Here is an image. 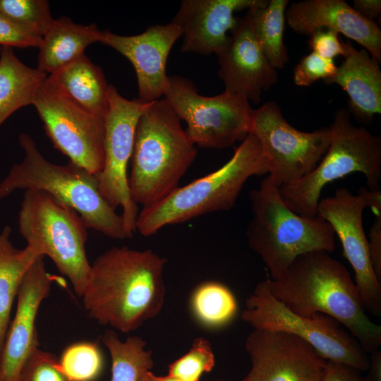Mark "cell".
<instances>
[{
  "mask_svg": "<svg viewBox=\"0 0 381 381\" xmlns=\"http://www.w3.org/2000/svg\"><path fill=\"white\" fill-rule=\"evenodd\" d=\"M166 262L150 249L104 252L91 265L81 296L88 315L123 333L139 328L162 310Z\"/></svg>",
  "mask_w": 381,
  "mask_h": 381,
  "instance_id": "1",
  "label": "cell"
},
{
  "mask_svg": "<svg viewBox=\"0 0 381 381\" xmlns=\"http://www.w3.org/2000/svg\"><path fill=\"white\" fill-rule=\"evenodd\" d=\"M265 282L291 311L310 317L323 313L338 321L365 352L381 345V325L368 317L347 268L325 250L298 256L277 279Z\"/></svg>",
  "mask_w": 381,
  "mask_h": 381,
  "instance_id": "2",
  "label": "cell"
},
{
  "mask_svg": "<svg viewBox=\"0 0 381 381\" xmlns=\"http://www.w3.org/2000/svg\"><path fill=\"white\" fill-rule=\"evenodd\" d=\"M179 120L164 97L150 102L139 118L128 186L132 200L143 208L177 188L197 157Z\"/></svg>",
  "mask_w": 381,
  "mask_h": 381,
  "instance_id": "3",
  "label": "cell"
},
{
  "mask_svg": "<svg viewBox=\"0 0 381 381\" xmlns=\"http://www.w3.org/2000/svg\"><path fill=\"white\" fill-rule=\"evenodd\" d=\"M18 140L24 156L0 182V199L17 190H42L73 209L87 228L112 238H128L121 215L99 192L97 175L71 162L59 165L48 161L28 133H20Z\"/></svg>",
  "mask_w": 381,
  "mask_h": 381,
  "instance_id": "4",
  "label": "cell"
},
{
  "mask_svg": "<svg viewBox=\"0 0 381 381\" xmlns=\"http://www.w3.org/2000/svg\"><path fill=\"white\" fill-rule=\"evenodd\" d=\"M267 173V159L261 144L250 132L232 157L219 169L178 187L157 203L143 208L138 216L136 230L148 236L167 225L230 210L250 177Z\"/></svg>",
  "mask_w": 381,
  "mask_h": 381,
  "instance_id": "5",
  "label": "cell"
},
{
  "mask_svg": "<svg viewBox=\"0 0 381 381\" xmlns=\"http://www.w3.org/2000/svg\"><path fill=\"white\" fill-rule=\"evenodd\" d=\"M250 198L253 217L246 230L248 243L262 258L271 279L280 277L302 254L334 250L331 225L318 215L306 217L291 210L270 175L250 191Z\"/></svg>",
  "mask_w": 381,
  "mask_h": 381,
  "instance_id": "6",
  "label": "cell"
},
{
  "mask_svg": "<svg viewBox=\"0 0 381 381\" xmlns=\"http://www.w3.org/2000/svg\"><path fill=\"white\" fill-rule=\"evenodd\" d=\"M349 114L345 109L337 110L328 127L329 148L317 166L296 181L279 187L282 200L296 214L316 217L324 187L351 173H362L370 190H380L381 138L354 126Z\"/></svg>",
  "mask_w": 381,
  "mask_h": 381,
  "instance_id": "7",
  "label": "cell"
},
{
  "mask_svg": "<svg viewBox=\"0 0 381 381\" xmlns=\"http://www.w3.org/2000/svg\"><path fill=\"white\" fill-rule=\"evenodd\" d=\"M87 229L63 202L42 190H25L18 214L20 234L27 245L54 262L80 297L91 268L85 248Z\"/></svg>",
  "mask_w": 381,
  "mask_h": 381,
  "instance_id": "8",
  "label": "cell"
},
{
  "mask_svg": "<svg viewBox=\"0 0 381 381\" xmlns=\"http://www.w3.org/2000/svg\"><path fill=\"white\" fill-rule=\"evenodd\" d=\"M243 320L254 329L292 334L312 346L325 361L367 370L370 358L356 339L333 318L323 313L308 317L287 308L259 282L246 301Z\"/></svg>",
  "mask_w": 381,
  "mask_h": 381,
  "instance_id": "9",
  "label": "cell"
},
{
  "mask_svg": "<svg viewBox=\"0 0 381 381\" xmlns=\"http://www.w3.org/2000/svg\"><path fill=\"white\" fill-rule=\"evenodd\" d=\"M164 97L177 117L186 121V134L199 147H229L250 131L253 109L241 95L224 90L203 96L189 80L169 75Z\"/></svg>",
  "mask_w": 381,
  "mask_h": 381,
  "instance_id": "10",
  "label": "cell"
},
{
  "mask_svg": "<svg viewBox=\"0 0 381 381\" xmlns=\"http://www.w3.org/2000/svg\"><path fill=\"white\" fill-rule=\"evenodd\" d=\"M370 207L381 214V191L366 188L353 194L346 188L336 189L333 196L320 200L317 215L326 220L338 236L343 255L354 272V282L367 313L381 315V282L370 258L368 240L363 226V212Z\"/></svg>",
  "mask_w": 381,
  "mask_h": 381,
  "instance_id": "11",
  "label": "cell"
},
{
  "mask_svg": "<svg viewBox=\"0 0 381 381\" xmlns=\"http://www.w3.org/2000/svg\"><path fill=\"white\" fill-rule=\"evenodd\" d=\"M108 102L104 123V166L97 177L104 199L114 210L121 207L123 227L129 238L136 231L138 208L131 196L127 167L139 118L150 102H143L138 98L126 99L112 85L108 87Z\"/></svg>",
  "mask_w": 381,
  "mask_h": 381,
  "instance_id": "12",
  "label": "cell"
},
{
  "mask_svg": "<svg viewBox=\"0 0 381 381\" xmlns=\"http://www.w3.org/2000/svg\"><path fill=\"white\" fill-rule=\"evenodd\" d=\"M32 105L55 148L71 163L99 174L104 161L105 121L76 104L47 77Z\"/></svg>",
  "mask_w": 381,
  "mask_h": 381,
  "instance_id": "13",
  "label": "cell"
},
{
  "mask_svg": "<svg viewBox=\"0 0 381 381\" xmlns=\"http://www.w3.org/2000/svg\"><path fill=\"white\" fill-rule=\"evenodd\" d=\"M258 138L267 159V170L279 186L310 173L327 152L329 128L303 132L291 126L278 104L270 101L253 109L250 131Z\"/></svg>",
  "mask_w": 381,
  "mask_h": 381,
  "instance_id": "14",
  "label": "cell"
},
{
  "mask_svg": "<svg viewBox=\"0 0 381 381\" xmlns=\"http://www.w3.org/2000/svg\"><path fill=\"white\" fill-rule=\"evenodd\" d=\"M246 349L251 361L248 381H321L326 361L292 334L254 329Z\"/></svg>",
  "mask_w": 381,
  "mask_h": 381,
  "instance_id": "15",
  "label": "cell"
},
{
  "mask_svg": "<svg viewBox=\"0 0 381 381\" xmlns=\"http://www.w3.org/2000/svg\"><path fill=\"white\" fill-rule=\"evenodd\" d=\"M181 36L180 27L171 22L151 25L143 32L131 36L102 30L99 42L113 48L131 63L136 73L138 99L150 103L164 95L168 56Z\"/></svg>",
  "mask_w": 381,
  "mask_h": 381,
  "instance_id": "16",
  "label": "cell"
},
{
  "mask_svg": "<svg viewBox=\"0 0 381 381\" xmlns=\"http://www.w3.org/2000/svg\"><path fill=\"white\" fill-rule=\"evenodd\" d=\"M44 258L40 255L36 259L20 284L15 316L0 356V381H18L24 364L38 349L35 320L54 279L46 270Z\"/></svg>",
  "mask_w": 381,
  "mask_h": 381,
  "instance_id": "17",
  "label": "cell"
},
{
  "mask_svg": "<svg viewBox=\"0 0 381 381\" xmlns=\"http://www.w3.org/2000/svg\"><path fill=\"white\" fill-rule=\"evenodd\" d=\"M231 32L226 46L217 54L219 77L225 91L258 104L262 92L277 83V70L265 56L246 16Z\"/></svg>",
  "mask_w": 381,
  "mask_h": 381,
  "instance_id": "18",
  "label": "cell"
},
{
  "mask_svg": "<svg viewBox=\"0 0 381 381\" xmlns=\"http://www.w3.org/2000/svg\"><path fill=\"white\" fill-rule=\"evenodd\" d=\"M267 3L265 0L182 1L171 21L181 29V51L219 54L229 42L227 32H231L238 23L234 13Z\"/></svg>",
  "mask_w": 381,
  "mask_h": 381,
  "instance_id": "19",
  "label": "cell"
},
{
  "mask_svg": "<svg viewBox=\"0 0 381 381\" xmlns=\"http://www.w3.org/2000/svg\"><path fill=\"white\" fill-rule=\"evenodd\" d=\"M286 20L296 32L310 35L320 28L341 33L381 61V30L375 21L360 16L344 0H305L292 3Z\"/></svg>",
  "mask_w": 381,
  "mask_h": 381,
  "instance_id": "20",
  "label": "cell"
},
{
  "mask_svg": "<svg viewBox=\"0 0 381 381\" xmlns=\"http://www.w3.org/2000/svg\"><path fill=\"white\" fill-rule=\"evenodd\" d=\"M345 54L335 74L323 80L337 84L349 95V112L361 122L370 123L381 113V70L379 62L364 49L343 42Z\"/></svg>",
  "mask_w": 381,
  "mask_h": 381,
  "instance_id": "21",
  "label": "cell"
},
{
  "mask_svg": "<svg viewBox=\"0 0 381 381\" xmlns=\"http://www.w3.org/2000/svg\"><path fill=\"white\" fill-rule=\"evenodd\" d=\"M47 78L76 104L105 121L109 85L102 68L85 54Z\"/></svg>",
  "mask_w": 381,
  "mask_h": 381,
  "instance_id": "22",
  "label": "cell"
},
{
  "mask_svg": "<svg viewBox=\"0 0 381 381\" xmlns=\"http://www.w3.org/2000/svg\"><path fill=\"white\" fill-rule=\"evenodd\" d=\"M101 34L95 23L77 24L66 16L54 19L38 48L37 68L47 74L56 72L83 54L87 46L99 42Z\"/></svg>",
  "mask_w": 381,
  "mask_h": 381,
  "instance_id": "23",
  "label": "cell"
},
{
  "mask_svg": "<svg viewBox=\"0 0 381 381\" xmlns=\"http://www.w3.org/2000/svg\"><path fill=\"white\" fill-rule=\"evenodd\" d=\"M47 77L23 64L12 47H0V126L18 109L32 104Z\"/></svg>",
  "mask_w": 381,
  "mask_h": 381,
  "instance_id": "24",
  "label": "cell"
},
{
  "mask_svg": "<svg viewBox=\"0 0 381 381\" xmlns=\"http://www.w3.org/2000/svg\"><path fill=\"white\" fill-rule=\"evenodd\" d=\"M11 234V228L8 225L0 232V356L9 327L12 306L22 281L36 259L42 255L32 246L27 245L23 249L15 248Z\"/></svg>",
  "mask_w": 381,
  "mask_h": 381,
  "instance_id": "25",
  "label": "cell"
},
{
  "mask_svg": "<svg viewBox=\"0 0 381 381\" xmlns=\"http://www.w3.org/2000/svg\"><path fill=\"white\" fill-rule=\"evenodd\" d=\"M287 0H271L248 10L246 16L267 59L276 70L289 60L284 43Z\"/></svg>",
  "mask_w": 381,
  "mask_h": 381,
  "instance_id": "26",
  "label": "cell"
},
{
  "mask_svg": "<svg viewBox=\"0 0 381 381\" xmlns=\"http://www.w3.org/2000/svg\"><path fill=\"white\" fill-rule=\"evenodd\" d=\"M102 341L111 358L110 381H140L153 367L152 352L145 349L142 338L133 336L122 341L116 333L107 330Z\"/></svg>",
  "mask_w": 381,
  "mask_h": 381,
  "instance_id": "27",
  "label": "cell"
},
{
  "mask_svg": "<svg viewBox=\"0 0 381 381\" xmlns=\"http://www.w3.org/2000/svg\"><path fill=\"white\" fill-rule=\"evenodd\" d=\"M193 307L197 317L209 325L227 322L234 317L237 308L232 293L217 282L200 286L194 293Z\"/></svg>",
  "mask_w": 381,
  "mask_h": 381,
  "instance_id": "28",
  "label": "cell"
},
{
  "mask_svg": "<svg viewBox=\"0 0 381 381\" xmlns=\"http://www.w3.org/2000/svg\"><path fill=\"white\" fill-rule=\"evenodd\" d=\"M59 363L69 381H94L102 371L103 361L95 344L78 342L64 351Z\"/></svg>",
  "mask_w": 381,
  "mask_h": 381,
  "instance_id": "29",
  "label": "cell"
},
{
  "mask_svg": "<svg viewBox=\"0 0 381 381\" xmlns=\"http://www.w3.org/2000/svg\"><path fill=\"white\" fill-rule=\"evenodd\" d=\"M0 12L42 37L54 20L46 0H0Z\"/></svg>",
  "mask_w": 381,
  "mask_h": 381,
  "instance_id": "30",
  "label": "cell"
},
{
  "mask_svg": "<svg viewBox=\"0 0 381 381\" xmlns=\"http://www.w3.org/2000/svg\"><path fill=\"white\" fill-rule=\"evenodd\" d=\"M214 356L209 342L196 339L189 351L169 366V375L182 381H199L204 373L214 366Z\"/></svg>",
  "mask_w": 381,
  "mask_h": 381,
  "instance_id": "31",
  "label": "cell"
},
{
  "mask_svg": "<svg viewBox=\"0 0 381 381\" xmlns=\"http://www.w3.org/2000/svg\"><path fill=\"white\" fill-rule=\"evenodd\" d=\"M18 381H69L59 367V359L37 349L24 364Z\"/></svg>",
  "mask_w": 381,
  "mask_h": 381,
  "instance_id": "32",
  "label": "cell"
},
{
  "mask_svg": "<svg viewBox=\"0 0 381 381\" xmlns=\"http://www.w3.org/2000/svg\"><path fill=\"white\" fill-rule=\"evenodd\" d=\"M337 69L334 59H325L314 52L304 56L293 70V80L298 86H310L315 81L333 76Z\"/></svg>",
  "mask_w": 381,
  "mask_h": 381,
  "instance_id": "33",
  "label": "cell"
},
{
  "mask_svg": "<svg viewBox=\"0 0 381 381\" xmlns=\"http://www.w3.org/2000/svg\"><path fill=\"white\" fill-rule=\"evenodd\" d=\"M42 37L0 12V45L39 48Z\"/></svg>",
  "mask_w": 381,
  "mask_h": 381,
  "instance_id": "34",
  "label": "cell"
},
{
  "mask_svg": "<svg viewBox=\"0 0 381 381\" xmlns=\"http://www.w3.org/2000/svg\"><path fill=\"white\" fill-rule=\"evenodd\" d=\"M338 35L337 31L332 29H318L309 35L308 46L313 52L325 59H334L340 55L344 56V44L340 42Z\"/></svg>",
  "mask_w": 381,
  "mask_h": 381,
  "instance_id": "35",
  "label": "cell"
},
{
  "mask_svg": "<svg viewBox=\"0 0 381 381\" xmlns=\"http://www.w3.org/2000/svg\"><path fill=\"white\" fill-rule=\"evenodd\" d=\"M359 370L349 365L326 361L321 381H363Z\"/></svg>",
  "mask_w": 381,
  "mask_h": 381,
  "instance_id": "36",
  "label": "cell"
},
{
  "mask_svg": "<svg viewBox=\"0 0 381 381\" xmlns=\"http://www.w3.org/2000/svg\"><path fill=\"white\" fill-rule=\"evenodd\" d=\"M368 250L373 270L381 282V214L376 215L370 228Z\"/></svg>",
  "mask_w": 381,
  "mask_h": 381,
  "instance_id": "37",
  "label": "cell"
},
{
  "mask_svg": "<svg viewBox=\"0 0 381 381\" xmlns=\"http://www.w3.org/2000/svg\"><path fill=\"white\" fill-rule=\"evenodd\" d=\"M353 8L363 18L374 21L381 13V1L354 0Z\"/></svg>",
  "mask_w": 381,
  "mask_h": 381,
  "instance_id": "38",
  "label": "cell"
},
{
  "mask_svg": "<svg viewBox=\"0 0 381 381\" xmlns=\"http://www.w3.org/2000/svg\"><path fill=\"white\" fill-rule=\"evenodd\" d=\"M368 374L363 381H381V352L375 350L371 353Z\"/></svg>",
  "mask_w": 381,
  "mask_h": 381,
  "instance_id": "39",
  "label": "cell"
},
{
  "mask_svg": "<svg viewBox=\"0 0 381 381\" xmlns=\"http://www.w3.org/2000/svg\"><path fill=\"white\" fill-rule=\"evenodd\" d=\"M140 381H182L175 377L170 375L167 376H157L154 375L151 371H148L142 377Z\"/></svg>",
  "mask_w": 381,
  "mask_h": 381,
  "instance_id": "40",
  "label": "cell"
},
{
  "mask_svg": "<svg viewBox=\"0 0 381 381\" xmlns=\"http://www.w3.org/2000/svg\"><path fill=\"white\" fill-rule=\"evenodd\" d=\"M241 381H248V380L247 377H246L244 379H243V380H241Z\"/></svg>",
  "mask_w": 381,
  "mask_h": 381,
  "instance_id": "41",
  "label": "cell"
}]
</instances>
